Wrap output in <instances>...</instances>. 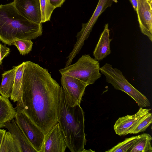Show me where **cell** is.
Segmentation results:
<instances>
[{
	"instance_id": "cell-14",
	"label": "cell",
	"mask_w": 152,
	"mask_h": 152,
	"mask_svg": "<svg viewBox=\"0 0 152 152\" xmlns=\"http://www.w3.org/2000/svg\"><path fill=\"white\" fill-rule=\"evenodd\" d=\"M108 24H106L103 31L100 34L98 42L93 52L94 58L98 61L102 60L111 53L110 48L112 39L110 38Z\"/></svg>"
},
{
	"instance_id": "cell-23",
	"label": "cell",
	"mask_w": 152,
	"mask_h": 152,
	"mask_svg": "<svg viewBox=\"0 0 152 152\" xmlns=\"http://www.w3.org/2000/svg\"><path fill=\"white\" fill-rule=\"evenodd\" d=\"M22 55L28 54L32 50L33 42L31 39H18L13 43Z\"/></svg>"
},
{
	"instance_id": "cell-20",
	"label": "cell",
	"mask_w": 152,
	"mask_h": 152,
	"mask_svg": "<svg viewBox=\"0 0 152 152\" xmlns=\"http://www.w3.org/2000/svg\"><path fill=\"white\" fill-rule=\"evenodd\" d=\"M138 135L126 138L123 142L118 143L106 152H129L134 145Z\"/></svg>"
},
{
	"instance_id": "cell-3",
	"label": "cell",
	"mask_w": 152,
	"mask_h": 152,
	"mask_svg": "<svg viewBox=\"0 0 152 152\" xmlns=\"http://www.w3.org/2000/svg\"><path fill=\"white\" fill-rule=\"evenodd\" d=\"M42 23L30 21L21 15L13 2L0 5V40L11 45L18 39H32L41 36Z\"/></svg>"
},
{
	"instance_id": "cell-28",
	"label": "cell",
	"mask_w": 152,
	"mask_h": 152,
	"mask_svg": "<svg viewBox=\"0 0 152 152\" xmlns=\"http://www.w3.org/2000/svg\"><path fill=\"white\" fill-rule=\"evenodd\" d=\"M146 0L151 5H152V0Z\"/></svg>"
},
{
	"instance_id": "cell-15",
	"label": "cell",
	"mask_w": 152,
	"mask_h": 152,
	"mask_svg": "<svg viewBox=\"0 0 152 152\" xmlns=\"http://www.w3.org/2000/svg\"><path fill=\"white\" fill-rule=\"evenodd\" d=\"M25 62L16 66V71L13 90L10 99L14 102H17L16 107L21 105L22 83Z\"/></svg>"
},
{
	"instance_id": "cell-25",
	"label": "cell",
	"mask_w": 152,
	"mask_h": 152,
	"mask_svg": "<svg viewBox=\"0 0 152 152\" xmlns=\"http://www.w3.org/2000/svg\"><path fill=\"white\" fill-rule=\"evenodd\" d=\"M51 4L56 8L61 7L65 0H49Z\"/></svg>"
},
{
	"instance_id": "cell-27",
	"label": "cell",
	"mask_w": 152,
	"mask_h": 152,
	"mask_svg": "<svg viewBox=\"0 0 152 152\" xmlns=\"http://www.w3.org/2000/svg\"><path fill=\"white\" fill-rule=\"evenodd\" d=\"M134 10L136 12L137 9V0H130Z\"/></svg>"
},
{
	"instance_id": "cell-17",
	"label": "cell",
	"mask_w": 152,
	"mask_h": 152,
	"mask_svg": "<svg viewBox=\"0 0 152 152\" xmlns=\"http://www.w3.org/2000/svg\"><path fill=\"white\" fill-rule=\"evenodd\" d=\"M16 71V66L2 74L0 87V94L7 98L10 97L12 93Z\"/></svg>"
},
{
	"instance_id": "cell-1",
	"label": "cell",
	"mask_w": 152,
	"mask_h": 152,
	"mask_svg": "<svg viewBox=\"0 0 152 152\" xmlns=\"http://www.w3.org/2000/svg\"><path fill=\"white\" fill-rule=\"evenodd\" d=\"M61 87L47 69L30 61L25 62L21 105L18 107L45 136L57 123Z\"/></svg>"
},
{
	"instance_id": "cell-19",
	"label": "cell",
	"mask_w": 152,
	"mask_h": 152,
	"mask_svg": "<svg viewBox=\"0 0 152 152\" xmlns=\"http://www.w3.org/2000/svg\"><path fill=\"white\" fill-rule=\"evenodd\" d=\"M0 152H21L19 145L9 131L5 134L0 147Z\"/></svg>"
},
{
	"instance_id": "cell-13",
	"label": "cell",
	"mask_w": 152,
	"mask_h": 152,
	"mask_svg": "<svg viewBox=\"0 0 152 152\" xmlns=\"http://www.w3.org/2000/svg\"><path fill=\"white\" fill-rule=\"evenodd\" d=\"M4 127L7 128L19 145L21 152H37L30 142L14 119L6 122Z\"/></svg>"
},
{
	"instance_id": "cell-26",
	"label": "cell",
	"mask_w": 152,
	"mask_h": 152,
	"mask_svg": "<svg viewBox=\"0 0 152 152\" xmlns=\"http://www.w3.org/2000/svg\"><path fill=\"white\" fill-rule=\"evenodd\" d=\"M6 132V130L0 128V147Z\"/></svg>"
},
{
	"instance_id": "cell-16",
	"label": "cell",
	"mask_w": 152,
	"mask_h": 152,
	"mask_svg": "<svg viewBox=\"0 0 152 152\" xmlns=\"http://www.w3.org/2000/svg\"><path fill=\"white\" fill-rule=\"evenodd\" d=\"M14 108L8 99L0 97V128L4 127L5 123L14 119L16 114Z\"/></svg>"
},
{
	"instance_id": "cell-22",
	"label": "cell",
	"mask_w": 152,
	"mask_h": 152,
	"mask_svg": "<svg viewBox=\"0 0 152 152\" xmlns=\"http://www.w3.org/2000/svg\"><path fill=\"white\" fill-rule=\"evenodd\" d=\"M152 122V114L149 112L139 120L131 131L129 134H136L145 131Z\"/></svg>"
},
{
	"instance_id": "cell-12",
	"label": "cell",
	"mask_w": 152,
	"mask_h": 152,
	"mask_svg": "<svg viewBox=\"0 0 152 152\" xmlns=\"http://www.w3.org/2000/svg\"><path fill=\"white\" fill-rule=\"evenodd\" d=\"M150 109L140 107L138 111L133 115H127L119 118L114 126V129L116 134L119 136L129 134L139 120L150 112Z\"/></svg>"
},
{
	"instance_id": "cell-10",
	"label": "cell",
	"mask_w": 152,
	"mask_h": 152,
	"mask_svg": "<svg viewBox=\"0 0 152 152\" xmlns=\"http://www.w3.org/2000/svg\"><path fill=\"white\" fill-rule=\"evenodd\" d=\"M136 11L142 33L152 42V8L146 0H137Z\"/></svg>"
},
{
	"instance_id": "cell-29",
	"label": "cell",
	"mask_w": 152,
	"mask_h": 152,
	"mask_svg": "<svg viewBox=\"0 0 152 152\" xmlns=\"http://www.w3.org/2000/svg\"><path fill=\"white\" fill-rule=\"evenodd\" d=\"M1 96L0 95V97Z\"/></svg>"
},
{
	"instance_id": "cell-11",
	"label": "cell",
	"mask_w": 152,
	"mask_h": 152,
	"mask_svg": "<svg viewBox=\"0 0 152 152\" xmlns=\"http://www.w3.org/2000/svg\"><path fill=\"white\" fill-rule=\"evenodd\" d=\"M13 2L17 11L25 18L38 24L42 23L39 0H14Z\"/></svg>"
},
{
	"instance_id": "cell-6",
	"label": "cell",
	"mask_w": 152,
	"mask_h": 152,
	"mask_svg": "<svg viewBox=\"0 0 152 152\" xmlns=\"http://www.w3.org/2000/svg\"><path fill=\"white\" fill-rule=\"evenodd\" d=\"M15 109L16 124L37 152H40L45 137L44 133L21 109Z\"/></svg>"
},
{
	"instance_id": "cell-4",
	"label": "cell",
	"mask_w": 152,
	"mask_h": 152,
	"mask_svg": "<svg viewBox=\"0 0 152 152\" xmlns=\"http://www.w3.org/2000/svg\"><path fill=\"white\" fill-rule=\"evenodd\" d=\"M99 61L89 54L83 55L75 63L59 70L61 74L77 79L88 85L93 84L101 76Z\"/></svg>"
},
{
	"instance_id": "cell-18",
	"label": "cell",
	"mask_w": 152,
	"mask_h": 152,
	"mask_svg": "<svg viewBox=\"0 0 152 152\" xmlns=\"http://www.w3.org/2000/svg\"><path fill=\"white\" fill-rule=\"evenodd\" d=\"M150 135L143 133L138 135L137 140L129 152H152Z\"/></svg>"
},
{
	"instance_id": "cell-7",
	"label": "cell",
	"mask_w": 152,
	"mask_h": 152,
	"mask_svg": "<svg viewBox=\"0 0 152 152\" xmlns=\"http://www.w3.org/2000/svg\"><path fill=\"white\" fill-rule=\"evenodd\" d=\"M61 81L69 104L71 106L80 105L87 84L77 79L61 74Z\"/></svg>"
},
{
	"instance_id": "cell-9",
	"label": "cell",
	"mask_w": 152,
	"mask_h": 152,
	"mask_svg": "<svg viewBox=\"0 0 152 152\" xmlns=\"http://www.w3.org/2000/svg\"><path fill=\"white\" fill-rule=\"evenodd\" d=\"M67 146L58 122L45 136L40 152H64Z\"/></svg>"
},
{
	"instance_id": "cell-24",
	"label": "cell",
	"mask_w": 152,
	"mask_h": 152,
	"mask_svg": "<svg viewBox=\"0 0 152 152\" xmlns=\"http://www.w3.org/2000/svg\"><path fill=\"white\" fill-rule=\"evenodd\" d=\"M10 52V48L0 42V66L4 58L7 56Z\"/></svg>"
},
{
	"instance_id": "cell-2",
	"label": "cell",
	"mask_w": 152,
	"mask_h": 152,
	"mask_svg": "<svg viewBox=\"0 0 152 152\" xmlns=\"http://www.w3.org/2000/svg\"><path fill=\"white\" fill-rule=\"evenodd\" d=\"M57 121L67 147L71 152H83L86 144L84 113L80 105L71 106L61 86Z\"/></svg>"
},
{
	"instance_id": "cell-5",
	"label": "cell",
	"mask_w": 152,
	"mask_h": 152,
	"mask_svg": "<svg viewBox=\"0 0 152 152\" xmlns=\"http://www.w3.org/2000/svg\"><path fill=\"white\" fill-rule=\"evenodd\" d=\"M100 71L106 78V81L115 89L123 91L132 97L140 107L150 106L147 98L132 86L126 80L122 72L112 65L106 63L100 67Z\"/></svg>"
},
{
	"instance_id": "cell-8",
	"label": "cell",
	"mask_w": 152,
	"mask_h": 152,
	"mask_svg": "<svg viewBox=\"0 0 152 152\" xmlns=\"http://www.w3.org/2000/svg\"><path fill=\"white\" fill-rule=\"evenodd\" d=\"M113 0H99L92 15L85 23H82V28L76 36L77 38L76 44L74 48L80 51L84 45V41L89 37L90 32L96 21L99 17L105 10L112 5Z\"/></svg>"
},
{
	"instance_id": "cell-21",
	"label": "cell",
	"mask_w": 152,
	"mask_h": 152,
	"mask_svg": "<svg viewBox=\"0 0 152 152\" xmlns=\"http://www.w3.org/2000/svg\"><path fill=\"white\" fill-rule=\"evenodd\" d=\"M41 13V22L50 21L51 15L55 8L49 0H39Z\"/></svg>"
}]
</instances>
